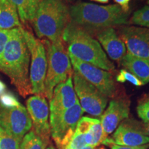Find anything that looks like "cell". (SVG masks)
I'll use <instances>...</instances> for the list:
<instances>
[{"mask_svg": "<svg viewBox=\"0 0 149 149\" xmlns=\"http://www.w3.org/2000/svg\"><path fill=\"white\" fill-rule=\"evenodd\" d=\"M30 63L31 55L22 27L11 29L8 41L0 58V71L8 76L23 97L33 94Z\"/></svg>", "mask_w": 149, "mask_h": 149, "instance_id": "1", "label": "cell"}, {"mask_svg": "<svg viewBox=\"0 0 149 149\" xmlns=\"http://www.w3.org/2000/svg\"><path fill=\"white\" fill-rule=\"evenodd\" d=\"M70 22L93 34L96 31L115 26L128 24L129 12L117 4L100 6L78 2L69 8Z\"/></svg>", "mask_w": 149, "mask_h": 149, "instance_id": "2", "label": "cell"}, {"mask_svg": "<svg viewBox=\"0 0 149 149\" xmlns=\"http://www.w3.org/2000/svg\"><path fill=\"white\" fill-rule=\"evenodd\" d=\"M62 40L68 54L76 59L107 71H115L110 60L99 42L88 31L70 22L62 34Z\"/></svg>", "mask_w": 149, "mask_h": 149, "instance_id": "3", "label": "cell"}, {"mask_svg": "<svg viewBox=\"0 0 149 149\" xmlns=\"http://www.w3.org/2000/svg\"><path fill=\"white\" fill-rule=\"evenodd\" d=\"M70 22L69 8L64 0H41L32 24L39 39L55 42L62 39Z\"/></svg>", "mask_w": 149, "mask_h": 149, "instance_id": "4", "label": "cell"}, {"mask_svg": "<svg viewBox=\"0 0 149 149\" xmlns=\"http://www.w3.org/2000/svg\"><path fill=\"white\" fill-rule=\"evenodd\" d=\"M47 56V72L44 83L45 97L51 100L54 88L59 84L72 77L73 69L64 41L51 42L42 40Z\"/></svg>", "mask_w": 149, "mask_h": 149, "instance_id": "5", "label": "cell"}, {"mask_svg": "<svg viewBox=\"0 0 149 149\" xmlns=\"http://www.w3.org/2000/svg\"><path fill=\"white\" fill-rule=\"evenodd\" d=\"M23 34L31 55L30 80L33 94L45 97L44 83L47 72V56L42 40L36 38L27 28L22 27Z\"/></svg>", "mask_w": 149, "mask_h": 149, "instance_id": "6", "label": "cell"}, {"mask_svg": "<svg viewBox=\"0 0 149 149\" xmlns=\"http://www.w3.org/2000/svg\"><path fill=\"white\" fill-rule=\"evenodd\" d=\"M83 113L84 111L78 102L60 114L50 115L51 135L59 149L70 144L77 122Z\"/></svg>", "mask_w": 149, "mask_h": 149, "instance_id": "7", "label": "cell"}, {"mask_svg": "<svg viewBox=\"0 0 149 149\" xmlns=\"http://www.w3.org/2000/svg\"><path fill=\"white\" fill-rule=\"evenodd\" d=\"M72 79L76 95L84 112L93 116L101 117L107 107V97L74 70Z\"/></svg>", "mask_w": 149, "mask_h": 149, "instance_id": "8", "label": "cell"}, {"mask_svg": "<svg viewBox=\"0 0 149 149\" xmlns=\"http://www.w3.org/2000/svg\"><path fill=\"white\" fill-rule=\"evenodd\" d=\"M74 71L92 84L108 98H115L117 95V86L111 72L101 69L88 63L76 59L68 54Z\"/></svg>", "mask_w": 149, "mask_h": 149, "instance_id": "9", "label": "cell"}, {"mask_svg": "<svg viewBox=\"0 0 149 149\" xmlns=\"http://www.w3.org/2000/svg\"><path fill=\"white\" fill-rule=\"evenodd\" d=\"M0 126L22 142L26 134L32 128V121L24 106L6 108L0 105Z\"/></svg>", "mask_w": 149, "mask_h": 149, "instance_id": "10", "label": "cell"}, {"mask_svg": "<svg viewBox=\"0 0 149 149\" xmlns=\"http://www.w3.org/2000/svg\"><path fill=\"white\" fill-rule=\"evenodd\" d=\"M102 143L106 145L138 146L149 144V137L144 133L142 122L134 119H126L120 123L111 138L104 139Z\"/></svg>", "mask_w": 149, "mask_h": 149, "instance_id": "11", "label": "cell"}, {"mask_svg": "<svg viewBox=\"0 0 149 149\" xmlns=\"http://www.w3.org/2000/svg\"><path fill=\"white\" fill-rule=\"evenodd\" d=\"M26 109L32 121V129L41 138L50 142L51 127L49 107L46 97L40 95L30 97L26 100Z\"/></svg>", "mask_w": 149, "mask_h": 149, "instance_id": "12", "label": "cell"}, {"mask_svg": "<svg viewBox=\"0 0 149 149\" xmlns=\"http://www.w3.org/2000/svg\"><path fill=\"white\" fill-rule=\"evenodd\" d=\"M118 35L125 44L128 53L149 59V29L136 26H124Z\"/></svg>", "mask_w": 149, "mask_h": 149, "instance_id": "13", "label": "cell"}, {"mask_svg": "<svg viewBox=\"0 0 149 149\" xmlns=\"http://www.w3.org/2000/svg\"><path fill=\"white\" fill-rule=\"evenodd\" d=\"M129 113L130 101L128 98H115L110 102L107 110L101 115L100 120L105 139L114 132L121 122L128 119Z\"/></svg>", "mask_w": 149, "mask_h": 149, "instance_id": "14", "label": "cell"}, {"mask_svg": "<svg viewBox=\"0 0 149 149\" xmlns=\"http://www.w3.org/2000/svg\"><path fill=\"white\" fill-rule=\"evenodd\" d=\"M78 102L73 87L72 77H70L54 88L50 100V115L60 114L73 107Z\"/></svg>", "mask_w": 149, "mask_h": 149, "instance_id": "15", "label": "cell"}, {"mask_svg": "<svg viewBox=\"0 0 149 149\" xmlns=\"http://www.w3.org/2000/svg\"><path fill=\"white\" fill-rule=\"evenodd\" d=\"M97 40L110 59L120 61L126 55V48L124 42L113 27L105 28L93 33Z\"/></svg>", "mask_w": 149, "mask_h": 149, "instance_id": "16", "label": "cell"}, {"mask_svg": "<svg viewBox=\"0 0 149 149\" xmlns=\"http://www.w3.org/2000/svg\"><path fill=\"white\" fill-rule=\"evenodd\" d=\"M126 70L134 74L143 85L149 82V59L126 54L120 61Z\"/></svg>", "mask_w": 149, "mask_h": 149, "instance_id": "17", "label": "cell"}, {"mask_svg": "<svg viewBox=\"0 0 149 149\" xmlns=\"http://www.w3.org/2000/svg\"><path fill=\"white\" fill-rule=\"evenodd\" d=\"M22 27L17 10L10 0H0V29L11 30Z\"/></svg>", "mask_w": 149, "mask_h": 149, "instance_id": "18", "label": "cell"}, {"mask_svg": "<svg viewBox=\"0 0 149 149\" xmlns=\"http://www.w3.org/2000/svg\"><path fill=\"white\" fill-rule=\"evenodd\" d=\"M15 6L22 24H32L39 6V0H10Z\"/></svg>", "mask_w": 149, "mask_h": 149, "instance_id": "19", "label": "cell"}, {"mask_svg": "<svg viewBox=\"0 0 149 149\" xmlns=\"http://www.w3.org/2000/svg\"><path fill=\"white\" fill-rule=\"evenodd\" d=\"M49 144L31 129L22 139L19 149H46Z\"/></svg>", "mask_w": 149, "mask_h": 149, "instance_id": "20", "label": "cell"}, {"mask_svg": "<svg viewBox=\"0 0 149 149\" xmlns=\"http://www.w3.org/2000/svg\"><path fill=\"white\" fill-rule=\"evenodd\" d=\"M128 24L149 29V6H145L135 11Z\"/></svg>", "mask_w": 149, "mask_h": 149, "instance_id": "21", "label": "cell"}, {"mask_svg": "<svg viewBox=\"0 0 149 149\" xmlns=\"http://www.w3.org/2000/svg\"><path fill=\"white\" fill-rule=\"evenodd\" d=\"M21 142L0 126V149H19Z\"/></svg>", "mask_w": 149, "mask_h": 149, "instance_id": "22", "label": "cell"}, {"mask_svg": "<svg viewBox=\"0 0 149 149\" xmlns=\"http://www.w3.org/2000/svg\"><path fill=\"white\" fill-rule=\"evenodd\" d=\"M91 133L93 136V141L91 146L97 147L99 146L105 139L104 134L103 128H102L100 120L95 119L94 122L91 128Z\"/></svg>", "mask_w": 149, "mask_h": 149, "instance_id": "23", "label": "cell"}, {"mask_svg": "<svg viewBox=\"0 0 149 149\" xmlns=\"http://www.w3.org/2000/svg\"><path fill=\"white\" fill-rule=\"evenodd\" d=\"M117 81L120 83L129 82L136 86H142V83L135 77L131 72H128L126 69H122L120 70L116 76Z\"/></svg>", "mask_w": 149, "mask_h": 149, "instance_id": "24", "label": "cell"}, {"mask_svg": "<svg viewBox=\"0 0 149 149\" xmlns=\"http://www.w3.org/2000/svg\"><path fill=\"white\" fill-rule=\"evenodd\" d=\"M17 98L12 93L6 91L0 96V105L6 108H13L20 105Z\"/></svg>", "mask_w": 149, "mask_h": 149, "instance_id": "25", "label": "cell"}, {"mask_svg": "<svg viewBox=\"0 0 149 149\" xmlns=\"http://www.w3.org/2000/svg\"><path fill=\"white\" fill-rule=\"evenodd\" d=\"M137 113L143 122H149V98H144L139 102Z\"/></svg>", "mask_w": 149, "mask_h": 149, "instance_id": "26", "label": "cell"}, {"mask_svg": "<svg viewBox=\"0 0 149 149\" xmlns=\"http://www.w3.org/2000/svg\"><path fill=\"white\" fill-rule=\"evenodd\" d=\"M10 31V30H3L0 29V58L8 41Z\"/></svg>", "mask_w": 149, "mask_h": 149, "instance_id": "27", "label": "cell"}, {"mask_svg": "<svg viewBox=\"0 0 149 149\" xmlns=\"http://www.w3.org/2000/svg\"><path fill=\"white\" fill-rule=\"evenodd\" d=\"M109 146L111 147V149H148L149 148V144L138 146H124L113 144H109Z\"/></svg>", "mask_w": 149, "mask_h": 149, "instance_id": "28", "label": "cell"}, {"mask_svg": "<svg viewBox=\"0 0 149 149\" xmlns=\"http://www.w3.org/2000/svg\"><path fill=\"white\" fill-rule=\"evenodd\" d=\"M115 2L119 5L125 12H129V3L131 0H114Z\"/></svg>", "mask_w": 149, "mask_h": 149, "instance_id": "29", "label": "cell"}, {"mask_svg": "<svg viewBox=\"0 0 149 149\" xmlns=\"http://www.w3.org/2000/svg\"><path fill=\"white\" fill-rule=\"evenodd\" d=\"M142 128L145 135L149 137V122H142Z\"/></svg>", "mask_w": 149, "mask_h": 149, "instance_id": "30", "label": "cell"}, {"mask_svg": "<svg viewBox=\"0 0 149 149\" xmlns=\"http://www.w3.org/2000/svg\"><path fill=\"white\" fill-rule=\"evenodd\" d=\"M7 91L6 86L2 81L0 80V96Z\"/></svg>", "mask_w": 149, "mask_h": 149, "instance_id": "31", "label": "cell"}, {"mask_svg": "<svg viewBox=\"0 0 149 149\" xmlns=\"http://www.w3.org/2000/svg\"><path fill=\"white\" fill-rule=\"evenodd\" d=\"M92 1H95V2L101 3H107L109 1V0H91Z\"/></svg>", "mask_w": 149, "mask_h": 149, "instance_id": "32", "label": "cell"}, {"mask_svg": "<svg viewBox=\"0 0 149 149\" xmlns=\"http://www.w3.org/2000/svg\"><path fill=\"white\" fill-rule=\"evenodd\" d=\"M81 149H95V147L91 146V145H86V146H84L83 148H81Z\"/></svg>", "mask_w": 149, "mask_h": 149, "instance_id": "33", "label": "cell"}, {"mask_svg": "<svg viewBox=\"0 0 149 149\" xmlns=\"http://www.w3.org/2000/svg\"><path fill=\"white\" fill-rule=\"evenodd\" d=\"M46 149H56V148H55V147L54 146L53 144H52L51 143H50V144L48 145V146L46 147Z\"/></svg>", "mask_w": 149, "mask_h": 149, "instance_id": "34", "label": "cell"}, {"mask_svg": "<svg viewBox=\"0 0 149 149\" xmlns=\"http://www.w3.org/2000/svg\"><path fill=\"white\" fill-rule=\"evenodd\" d=\"M60 149H72V148H70V146L69 144H67L66 146L62 147V148H60Z\"/></svg>", "mask_w": 149, "mask_h": 149, "instance_id": "35", "label": "cell"}, {"mask_svg": "<svg viewBox=\"0 0 149 149\" xmlns=\"http://www.w3.org/2000/svg\"><path fill=\"white\" fill-rule=\"evenodd\" d=\"M147 3H148V6H149V0L147 1Z\"/></svg>", "mask_w": 149, "mask_h": 149, "instance_id": "36", "label": "cell"}, {"mask_svg": "<svg viewBox=\"0 0 149 149\" xmlns=\"http://www.w3.org/2000/svg\"><path fill=\"white\" fill-rule=\"evenodd\" d=\"M66 1H72V0H66Z\"/></svg>", "mask_w": 149, "mask_h": 149, "instance_id": "37", "label": "cell"}, {"mask_svg": "<svg viewBox=\"0 0 149 149\" xmlns=\"http://www.w3.org/2000/svg\"><path fill=\"white\" fill-rule=\"evenodd\" d=\"M41 1V0H39V1Z\"/></svg>", "mask_w": 149, "mask_h": 149, "instance_id": "38", "label": "cell"}]
</instances>
